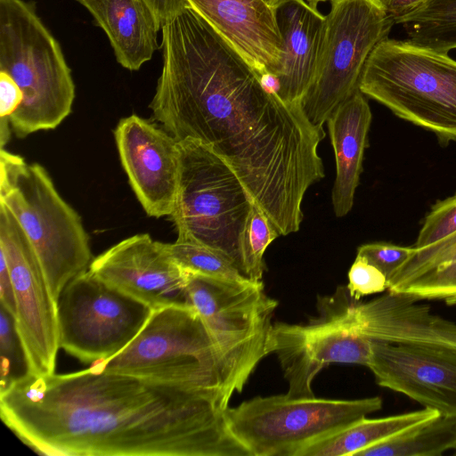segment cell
<instances>
[{
	"label": "cell",
	"instance_id": "e575fe53",
	"mask_svg": "<svg viewBox=\"0 0 456 456\" xmlns=\"http://www.w3.org/2000/svg\"><path fill=\"white\" fill-rule=\"evenodd\" d=\"M427 0H384L387 11L395 23L411 14Z\"/></svg>",
	"mask_w": 456,
	"mask_h": 456
},
{
	"label": "cell",
	"instance_id": "9c48e42d",
	"mask_svg": "<svg viewBox=\"0 0 456 456\" xmlns=\"http://www.w3.org/2000/svg\"><path fill=\"white\" fill-rule=\"evenodd\" d=\"M189 303L213 338L233 392L240 393L258 362L270 354V335L278 302L262 281H233L190 273Z\"/></svg>",
	"mask_w": 456,
	"mask_h": 456
},
{
	"label": "cell",
	"instance_id": "f546056e",
	"mask_svg": "<svg viewBox=\"0 0 456 456\" xmlns=\"http://www.w3.org/2000/svg\"><path fill=\"white\" fill-rule=\"evenodd\" d=\"M389 282L386 275L364 257L356 256L348 272L349 295L354 300L388 289Z\"/></svg>",
	"mask_w": 456,
	"mask_h": 456
},
{
	"label": "cell",
	"instance_id": "d4e9b609",
	"mask_svg": "<svg viewBox=\"0 0 456 456\" xmlns=\"http://www.w3.org/2000/svg\"><path fill=\"white\" fill-rule=\"evenodd\" d=\"M396 24L414 44L444 53L456 49V0H427Z\"/></svg>",
	"mask_w": 456,
	"mask_h": 456
},
{
	"label": "cell",
	"instance_id": "603a6c76",
	"mask_svg": "<svg viewBox=\"0 0 456 456\" xmlns=\"http://www.w3.org/2000/svg\"><path fill=\"white\" fill-rule=\"evenodd\" d=\"M431 408L379 419L363 418L304 449L297 456H355L359 452L438 416Z\"/></svg>",
	"mask_w": 456,
	"mask_h": 456
},
{
	"label": "cell",
	"instance_id": "484cf974",
	"mask_svg": "<svg viewBox=\"0 0 456 456\" xmlns=\"http://www.w3.org/2000/svg\"><path fill=\"white\" fill-rule=\"evenodd\" d=\"M167 247L174 260L189 273L233 281H249L225 256L209 248L177 239Z\"/></svg>",
	"mask_w": 456,
	"mask_h": 456
},
{
	"label": "cell",
	"instance_id": "5bb4252c",
	"mask_svg": "<svg viewBox=\"0 0 456 456\" xmlns=\"http://www.w3.org/2000/svg\"><path fill=\"white\" fill-rule=\"evenodd\" d=\"M367 302L354 300L346 287L329 297L334 308L371 341L403 345L456 356V323L434 314L413 297L392 293Z\"/></svg>",
	"mask_w": 456,
	"mask_h": 456
},
{
	"label": "cell",
	"instance_id": "74e56055",
	"mask_svg": "<svg viewBox=\"0 0 456 456\" xmlns=\"http://www.w3.org/2000/svg\"><path fill=\"white\" fill-rule=\"evenodd\" d=\"M310 4L314 5V6H316L317 7V4L319 3H322V2H327V1H331V0H306Z\"/></svg>",
	"mask_w": 456,
	"mask_h": 456
},
{
	"label": "cell",
	"instance_id": "44dd1931",
	"mask_svg": "<svg viewBox=\"0 0 456 456\" xmlns=\"http://www.w3.org/2000/svg\"><path fill=\"white\" fill-rule=\"evenodd\" d=\"M109 38L117 61L136 71L158 49L161 27L145 0H76Z\"/></svg>",
	"mask_w": 456,
	"mask_h": 456
},
{
	"label": "cell",
	"instance_id": "7c38bea8",
	"mask_svg": "<svg viewBox=\"0 0 456 456\" xmlns=\"http://www.w3.org/2000/svg\"><path fill=\"white\" fill-rule=\"evenodd\" d=\"M0 253L12 281L16 303L15 328L22 345L28 373H55L60 348L57 302L38 258L23 230L0 204Z\"/></svg>",
	"mask_w": 456,
	"mask_h": 456
},
{
	"label": "cell",
	"instance_id": "f35d334b",
	"mask_svg": "<svg viewBox=\"0 0 456 456\" xmlns=\"http://www.w3.org/2000/svg\"><path fill=\"white\" fill-rule=\"evenodd\" d=\"M454 455H456V450H455V452H454Z\"/></svg>",
	"mask_w": 456,
	"mask_h": 456
},
{
	"label": "cell",
	"instance_id": "52a82bcc",
	"mask_svg": "<svg viewBox=\"0 0 456 456\" xmlns=\"http://www.w3.org/2000/svg\"><path fill=\"white\" fill-rule=\"evenodd\" d=\"M178 187L169 216L177 240L222 254L245 276L241 235L254 200L211 147L194 139L178 141Z\"/></svg>",
	"mask_w": 456,
	"mask_h": 456
},
{
	"label": "cell",
	"instance_id": "277c9868",
	"mask_svg": "<svg viewBox=\"0 0 456 456\" xmlns=\"http://www.w3.org/2000/svg\"><path fill=\"white\" fill-rule=\"evenodd\" d=\"M0 71L10 75L23 94L22 103L9 118L18 138L54 129L70 114L75 99L71 69L34 2L0 0Z\"/></svg>",
	"mask_w": 456,
	"mask_h": 456
},
{
	"label": "cell",
	"instance_id": "6da1fadb",
	"mask_svg": "<svg viewBox=\"0 0 456 456\" xmlns=\"http://www.w3.org/2000/svg\"><path fill=\"white\" fill-rule=\"evenodd\" d=\"M162 69L149 105L177 141L211 147L234 171L280 235L299 230L306 191L324 177L322 126L288 103L197 12L161 28Z\"/></svg>",
	"mask_w": 456,
	"mask_h": 456
},
{
	"label": "cell",
	"instance_id": "8992f818",
	"mask_svg": "<svg viewBox=\"0 0 456 456\" xmlns=\"http://www.w3.org/2000/svg\"><path fill=\"white\" fill-rule=\"evenodd\" d=\"M359 89L441 141H456V61L448 53L387 37L369 56Z\"/></svg>",
	"mask_w": 456,
	"mask_h": 456
},
{
	"label": "cell",
	"instance_id": "4316f807",
	"mask_svg": "<svg viewBox=\"0 0 456 456\" xmlns=\"http://www.w3.org/2000/svg\"><path fill=\"white\" fill-rule=\"evenodd\" d=\"M280 233L264 211L254 203L241 235V254L245 276L262 281L265 269L264 253Z\"/></svg>",
	"mask_w": 456,
	"mask_h": 456
},
{
	"label": "cell",
	"instance_id": "ffe728a7",
	"mask_svg": "<svg viewBox=\"0 0 456 456\" xmlns=\"http://www.w3.org/2000/svg\"><path fill=\"white\" fill-rule=\"evenodd\" d=\"M326 122L336 159L332 205L335 215L342 217L353 208L368 143L371 111L365 95L356 90Z\"/></svg>",
	"mask_w": 456,
	"mask_h": 456
},
{
	"label": "cell",
	"instance_id": "ba28073f",
	"mask_svg": "<svg viewBox=\"0 0 456 456\" xmlns=\"http://www.w3.org/2000/svg\"><path fill=\"white\" fill-rule=\"evenodd\" d=\"M379 396L354 400L257 396L224 415L251 456H297L307 445L381 410Z\"/></svg>",
	"mask_w": 456,
	"mask_h": 456
},
{
	"label": "cell",
	"instance_id": "d6986e66",
	"mask_svg": "<svg viewBox=\"0 0 456 456\" xmlns=\"http://www.w3.org/2000/svg\"><path fill=\"white\" fill-rule=\"evenodd\" d=\"M276 18L284 46L278 96L285 102L301 104L314 77L325 16L307 1L288 0L276 9Z\"/></svg>",
	"mask_w": 456,
	"mask_h": 456
},
{
	"label": "cell",
	"instance_id": "4dcf8cb0",
	"mask_svg": "<svg viewBox=\"0 0 456 456\" xmlns=\"http://www.w3.org/2000/svg\"><path fill=\"white\" fill-rule=\"evenodd\" d=\"M414 252V247H403L384 242L362 245L357 255L375 265L389 279Z\"/></svg>",
	"mask_w": 456,
	"mask_h": 456
},
{
	"label": "cell",
	"instance_id": "5b68a950",
	"mask_svg": "<svg viewBox=\"0 0 456 456\" xmlns=\"http://www.w3.org/2000/svg\"><path fill=\"white\" fill-rule=\"evenodd\" d=\"M93 365L108 372L210 391L228 403L234 393L221 354L191 305L152 310L123 350Z\"/></svg>",
	"mask_w": 456,
	"mask_h": 456
},
{
	"label": "cell",
	"instance_id": "d590c367",
	"mask_svg": "<svg viewBox=\"0 0 456 456\" xmlns=\"http://www.w3.org/2000/svg\"><path fill=\"white\" fill-rule=\"evenodd\" d=\"M0 141H1V149H4V145L8 142L10 139V119L9 118H0Z\"/></svg>",
	"mask_w": 456,
	"mask_h": 456
},
{
	"label": "cell",
	"instance_id": "ac0fdd59",
	"mask_svg": "<svg viewBox=\"0 0 456 456\" xmlns=\"http://www.w3.org/2000/svg\"><path fill=\"white\" fill-rule=\"evenodd\" d=\"M262 77L282 72L283 39L276 10L264 0H187Z\"/></svg>",
	"mask_w": 456,
	"mask_h": 456
},
{
	"label": "cell",
	"instance_id": "83f0119b",
	"mask_svg": "<svg viewBox=\"0 0 456 456\" xmlns=\"http://www.w3.org/2000/svg\"><path fill=\"white\" fill-rule=\"evenodd\" d=\"M0 390L28 373L22 345L17 334L14 318L1 306L0 310Z\"/></svg>",
	"mask_w": 456,
	"mask_h": 456
},
{
	"label": "cell",
	"instance_id": "2e32d148",
	"mask_svg": "<svg viewBox=\"0 0 456 456\" xmlns=\"http://www.w3.org/2000/svg\"><path fill=\"white\" fill-rule=\"evenodd\" d=\"M114 136L121 165L145 213L170 216L178 187V141L136 114L121 118Z\"/></svg>",
	"mask_w": 456,
	"mask_h": 456
},
{
	"label": "cell",
	"instance_id": "8d00e7d4",
	"mask_svg": "<svg viewBox=\"0 0 456 456\" xmlns=\"http://www.w3.org/2000/svg\"><path fill=\"white\" fill-rule=\"evenodd\" d=\"M268 5H270L273 9H277L281 4L287 2L288 0H264Z\"/></svg>",
	"mask_w": 456,
	"mask_h": 456
},
{
	"label": "cell",
	"instance_id": "d6a6232c",
	"mask_svg": "<svg viewBox=\"0 0 456 456\" xmlns=\"http://www.w3.org/2000/svg\"><path fill=\"white\" fill-rule=\"evenodd\" d=\"M0 301L4 308L15 320L16 303L10 272L4 256L0 253Z\"/></svg>",
	"mask_w": 456,
	"mask_h": 456
},
{
	"label": "cell",
	"instance_id": "3957f363",
	"mask_svg": "<svg viewBox=\"0 0 456 456\" xmlns=\"http://www.w3.org/2000/svg\"><path fill=\"white\" fill-rule=\"evenodd\" d=\"M0 204L26 234L57 302L93 260L80 216L60 195L44 167L4 149L0 151Z\"/></svg>",
	"mask_w": 456,
	"mask_h": 456
},
{
	"label": "cell",
	"instance_id": "7a4b0ae2",
	"mask_svg": "<svg viewBox=\"0 0 456 456\" xmlns=\"http://www.w3.org/2000/svg\"><path fill=\"white\" fill-rule=\"evenodd\" d=\"M216 393L90 368L27 373L0 390V415L49 456H251Z\"/></svg>",
	"mask_w": 456,
	"mask_h": 456
},
{
	"label": "cell",
	"instance_id": "9a60e30c",
	"mask_svg": "<svg viewBox=\"0 0 456 456\" xmlns=\"http://www.w3.org/2000/svg\"><path fill=\"white\" fill-rule=\"evenodd\" d=\"M88 270L111 288L151 310L190 305V273L171 256L167 243L148 233L128 237L93 258Z\"/></svg>",
	"mask_w": 456,
	"mask_h": 456
},
{
	"label": "cell",
	"instance_id": "836d02e7",
	"mask_svg": "<svg viewBox=\"0 0 456 456\" xmlns=\"http://www.w3.org/2000/svg\"><path fill=\"white\" fill-rule=\"evenodd\" d=\"M162 28L183 9L190 7L187 0H145Z\"/></svg>",
	"mask_w": 456,
	"mask_h": 456
},
{
	"label": "cell",
	"instance_id": "1f68e13d",
	"mask_svg": "<svg viewBox=\"0 0 456 456\" xmlns=\"http://www.w3.org/2000/svg\"><path fill=\"white\" fill-rule=\"evenodd\" d=\"M23 94L12 77L0 71V118H10L20 106Z\"/></svg>",
	"mask_w": 456,
	"mask_h": 456
},
{
	"label": "cell",
	"instance_id": "4fadbf2b",
	"mask_svg": "<svg viewBox=\"0 0 456 456\" xmlns=\"http://www.w3.org/2000/svg\"><path fill=\"white\" fill-rule=\"evenodd\" d=\"M317 306L319 316L305 324H273L270 353L278 357L290 397L314 396L315 376L331 363L370 362L371 340L360 335L323 297Z\"/></svg>",
	"mask_w": 456,
	"mask_h": 456
},
{
	"label": "cell",
	"instance_id": "f1b7e54d",
	"mask_svg": "<svg viewBox=\"0 0 456 456\" xmlns=\"http://www.w3.org/2000/svg\"><path fill=\"white\" fill-rule=\"evenodd\" d=\"M456 232V194L438 201L427 215L414 248H423Z\"/></svg>",
	"mask_w": 456,
	"mask_h": 456
},
{
	"label": "cell",
	"instance_id": "cb8c5ba5",
	"mask_svg": "<svg viewBox=\"0 0 456 456\" xmlns=\"http://www.w3.org/2000/svg\"><path fill=\"white\" fill-rule=\"evenodd\" d=\"M449 450H456V418L439 414L355 456H441Z\"/></svg>",
	"mask_w": 456,
	"mask_h": 456
},
{
	"label": "cell",
	"instance_id": "8fae6325",
	"mask_svg": "<svg viewBox=\"0 0 456 456\" xmlns=\"http://www.w3.org/2000/svg\"><path fill=\"white\" fill-rule=\"evenodd\" d=\"M57 309L60 347L86 364L108 360L123 350L152 311L89 270L63 289Z\"/></svg>",
	"mask_w": 456,
	"mask_h": 456
},
{
	"label": "cell",
	"instance_id": "30bf717a",
	"mask_svg": "<svg viewBox=\"0 0 456 456\" xmlns=\"http://www.w3.org/2000/svg\"><path fill=\"white\" fill-rule=\"evenodd\" d=\"M394 24L384 0H331L314 77L301 102L313 125L322 126L359 89L369 56Z\"/></svg>",
	"mask_w": 456,
	"mask_h": 456
},
{
	"label": "cell",
	"instance_id": "7402d4cb",
	"mask_svg": "<svg viewBox=\"0 0 456 456\" xmlns=\"http://www.w3.org/2000/svg\"><path fill=\"white\" fill-rule=\"evenodd\" d=\"M388 291L456 305V232L412 255L388 281Z\"/></svg>",
	"mask_w": 456,
	"mask_h": 456
},
{
	"label": "cell",
	"instance_id": "e0dca14e",
	"mask_svg": "<svg viewBox=\"0 0 456 456\" xmlns=\"http://www.w3.org/2000/svg\"><path fill=\"white\" fill-rule=\"evenodd\" d=\"M376 383L456 418V356L442 352L371 341L367 366Z\"/></svg>",
	"mask_w": 456,
	"mask_h": 456
}]
</instances>
